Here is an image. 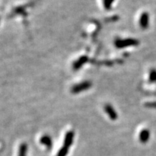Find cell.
<instances>
[{
    "label": "cell",
    "instance_id": "obj_4",
    "mask_svg": "<svg viewBox=\"0 0 156 156\" xmlns=\"http://www.w3.org/2000/svg\"><path fill=\"white\" fill-rule=\"evenodd\" d=\"M149 14L145 12L141 14L139 18V26L143 30H145L149 26Z\"/></svg>",
    "mask_w": 156,
    "mask_h": 156
},
{
    "label": "cell",
    "instance_id": "obj_1",
    "mask_svg": "<svg viewBox=\"0 0 156 156\" xmlns=\"http://www.w3.org/2000/svg\"><path fill=\"white\" fill-rule=\"evenodd\" d=\"M138 44H139V41L135 38H124V39L117 38L115 41V46L119 49L135 46Z\"/></svg>",
    "mask_w": 156,
    "mask_h": 156
},
{
    "label": "cell",
    "instance_id": "obj_11",
    "mask_svg": "<svg viewBox=\"0 0 156 156\" xmlns=\"http://www.w3.org/2000/svg\"><path fill=\"white\" fill-rule=\"evenodd\" d=\"M68 150H69V148L63 146L61 149L59 150V151L57 156H66L68 153Z\"/></svg>",
    "mask_w": 156,
    "mask_h": 156
},
{
    "label": "cell",
    "instance_id": "obj_3",
    "mask_svg": "<svg viewBox=\"0 0 156 156\" xmlns=\"http://www.w3.org/2000/svg\"><path fill=\"white\" fill-rule=\"evenodd\" d=\"M104 110H105V112L107 113V115L109 116V117L111 120H116L117 118H118V113L111 104H106L105 106H104Z\"/></svg>",
    "mask_w": 156,
    "mask_h": 156
},
{
    "label": "cell",
    "instance_id": "obj_9",
    "mask_svg": "<svg viewBox=\"0 0 156 156\" xmlns=\"http://www.w3.org/2000/svg\"><path fill=\"white\" fill-rule=\"evenodd\" d=\"M115 0H102L103 5V7L106 10H111L112 5H113V2Z\"/></svg>",
    "mask_w": 156,
    "mask_h": 156
},
{
    "label": "cell",
    "instance_id": "obj_8",
    "mask_svg": "<svg viewBox=\"0 0 156 156\" xmlns=\"http://www.w3.org/2000/svg\"><path fill=\"white\" fill-rule=\"evenodd\" d=\"M27 150V146L26 143H23V144H21V145L19 148L18 156H26Z\"/></svg>",
    "mask_w": 156,
    "mask_h": 156
},
{
    "label": "cell",
    "instance_id": "obj_7",
    "mask_svg": "<svg viewBox=\"0 0 156 156\" xmlns=\"http://www.w3.org/2000/svg\"><path fill=\"white\" fill-rule=\"evenodd\" d=\"M150 137V132L148 129H142L139 134V140L143 143H145L148 141Z\"/></svg>",
    "mask_w": 156,
    "mask_h": 156
},
{
    "label": "cell",
    "instance_id": "obj_5",
    "mask_svg": "<svg viewBox=\"0 0 156 156\" xmlns=\"http://www.w3.org/2000/svg\"><path fill=\"white\" fill-rule=\"evenodd\" d=\"M74 137H75V134L72 131L67 132V134H66V135H65V140H64V145L63 146H65L67 148H70L72 144V142H73V140H74Z\"/></svg>",
    "mask_w": 156,
    "mask_h": 156
},
{
    "label": "cell",
    "instance_id": "obj_10",
    "mask_svg": "<svg viewBox=\"0 0 156 156\" xmlns=\"http://www.w3.org/2000/svg\"><path fill=\"white\" fill-rule=\"evenodd\" d=\"M149 81L151 83L156 82V69H152L149 73Z\"/></svg>",
    "mask_w": 156,
    "mask_h": 156
},
{
    "label": "cell",
    "instance_id": "obj_2",
    "mask_svg": "<svg viewBox=\"0 0 156 156\" xmlns=\"http://www.w3.org/2000/svg\"><path fill=\"white\" fill-rule=\"evenodd\" d=\"M92 85V83L89 81H85L80 82V83L78 84V85H74L73 88H72V92L73 93H79L80 92L86 91V90H88L91 88Z\"/></svg>",
    "mask_w": 156,
    "mask_h": 156
},
{
    "label": "cell",
    "instance_id": "obj_6",
    "mask_svg": "<svg viewBox=\"0 0 156 156\" xmlns=\"http://www.w3.org/2000/svg\"><path fill=\"white\" fill-rule=\"evenodd\" d=\"M40 142H41L43 145L46 147L49 150H50L53 146L52 139H51V137H49V135L43 136V137L40 139Z\"/></svg>",
    "mask_w": 156,
    "mask_h": 156
}]
</instances>
